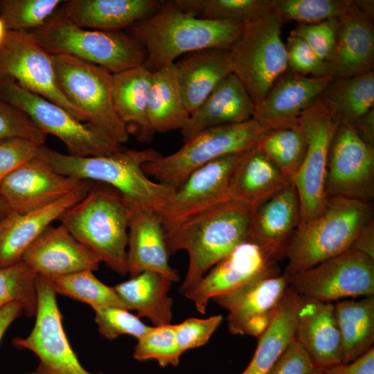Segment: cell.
I'll return each mask as SVG.
<instances>
[{"mask_svg":"<svg viewBox=\"0 0 374 374\" xmlns=\"http://www.w3.org/2000/svg\"><path fill=\"white\" fill-rule=\"evenodd\" d=\"M181 355L173 324L152 326L150 331L137 339L133 352L137 361L155 360L162 367L178 366Z\"/></svg>","mask_w":374,"mask_h":374,"instance_id":"obj_43","label":"cell"},{"mask_svg":"<svg viewBox=\"0 0 374 374\" xmlns=\"http://www.w3.org/2000/svg\"><path fill=\"white\" fill-rule=\"evenodd\" d=\"M283 20L270 11L244 24V30L230 48L232 73L258 104L288 69Z\"/></svg>","mask_w":374,"mask_h":374,"instance_id":"obj_8","label":"cell"},{"mask_svg":"<svg viewBox=\"0 0 374 374\" xmlns=\"http://www.w3.org/2000/svg\"><path fill=\"white\" fill-rule=\"evenodd\" d=\"M374 28L353 1L338 18L335 45L328 63L334 78H347L373 69Z\"/></svg>","mask_w":374,"mask_h":374,"instance_id":"obj_26","label":"cell"},{"mask_svg":"<svg viewBox=\"0 0 374 374\" xmlns=\"http://www.w3.org/2000/svg\"><path fill=\"white\" fill-rule=\"evenodd\" d=\"M256 146L292 183L307 150V140L301 126L298 124L267 130Z\"/></svg>","mask_w":374,"mask_h":374,"instance_id":"obj_37","label":"cell"},{"mask_svg":"<svg viewBox=\"0 0 374 374\" xmlns=\"http://www.w3.org/2000/svg\"><path fill=\"white\" fill-rule=\"evenodd\" d=\"M285 46L288 68L292 73L315 78L332 75L328 64L300 37L290 34Z\"/></svg>","mask_w":374,"mask_h":374,"instance_id":"obj_45","label":"cell"},{"mask_svg":"<svg viewBox=\"0 0 374 374\" xmlns=\"http://www.w3.org/2000/svg\"><path fill=\"white\" fill-rule=\"evenodd\" d=\"M190 116L182 97L175 62L152 73L148 105L150 127L155 132L181 130Z\"/></svg>","mask_w":374,"mask_h":374,"instance_id":"obj_34","label":"cell"},{"mask_svg":"<svg viewBox=\"0 0 374 374\" xmlns=\"http://www.w3.org/2000/svg\"><path fill=\"white\" fill-rule=\"evenodd\" d=\"M52 55H68L103 67L112 74L142 65L143 46L125 31L80 28L59 12L42 26L29 31Z\"/></svg>","mask_w":374,"mask_h":374,"instance_id":"obj_6","label":"cell"},{"mask_svg":"<svg viewBox=\"0 0 374 374\" xmlns=\"http://www.w3.org/2000/svg\"><path fill=\"white\" fill-rule=\"evenodd\" d=\"M267 130L254 119L206 129L175 152L145 163L143 170L175 190L198 168L226 155L243 153L256 146Z\"/></svg>","mask_w":374,"mask_h":374,"instance_id":"obj_7","label":"cell"},{"mask_svg":"<svg viewBox=\"0 0 374 374\" xmlns=\"http://www.w3.org/2000/svg\"><path fill=\"white\" fill-rule=\"evenodd\" d=\"M23 312V307L18 302L10 303L0 308V344L8 328Z\"/></svg>","mask_w":374,"mask_h":374,"instance_id":"obj_54","label":"cell"},{"mask_svg":"<svg viewBox=\"0 0 374 374\" xmlns=\"http://www.w3.org/2000/svg\"><path fill=\"white\" fill-rule=\"evenodd\" d=\"M37 294L32 330L28 336L12 340L15 348L28 350L38 358V366L31 374H94L81 364L68 341L56 294L48 279L37 276Z\"/></svg>","mask_w":374,"mask_h":374,"instance_id":"obj_13","label":"cell"},{"mask_svg":"<svg viewBox=\"0 0 374 374\" xmlns=\"http://www.w3.org/2000/svg\"><path fill=\"white\" fill-rule=\"evenodd\" d=\"M315 370L305 350L294 339L267 374H310Z\"/></svg>","mask_w":374,"mask_h":374,"instance_id":"obj_50","label":"cell"},{"mask_svg":"<svg viewBox=\"0 0 374 374\" xmlns=\"http://www.w3.org/2000/svg\"><path fill=\"white\" fill-rule=\"evenodd\" d=\"M49 280L56 294L87 303L91 308L109 306L127 310L114 287L104 284L92 271H80Z\"/></svg>","mask_w":374,"mask_h":374,"instance_id":"obj_39","label":"cell"},{"mask_svg":"<svg viewBox=\"0 0 374 374\" xmlns=\"http://www.w3.org/2000/svg\"><path fill=\"white\" fill-rule=\"evenodd\" d=\"M351 125L359 136L368 144H374V109L360 117Z\"/></svg>","mask_w":374,"mask_h":374,"instance_id":"obj_53","label":"cell"},{"mask_svg":"<svg viewBox=\"0 0 374 374\" xmlns=\"http://www.w3.org/2000/svg\"><path fill=\"white\" fill-rule=\"evenodd\" d=\"M152 73L143 64L113 74V101L115 110L127 125H132L142 141L154 134L148 119V105Z\"/></svg>","mask_w":374,"mask_h":374,"instance_id":"obj_32","label":"cell"},{"mask_svg":"<svg viewBox=\"0 0 374 374\" xmlns=\"http://www.w3.org/2000/svg\"><path fill=\"white\" fill-rule=\"evenodd\" d=\"M92 309L99 333L109 340L123 335H132L139 339L152 327L145 324L138 316L123 308L98 306Z\"/></svg>","mask_w":374,"mask_h":374,"instance_id":"obj_44","label":"cell"},{"mask_svg":"<svg viewBox=\"0 0 374 374\" xmlns=\"http://www.w3.org/2000/svg\"><path fill=\"white\" fill-rule=\"evenodd\" d=\"M44 147L22 138L0 140V183L21 165L39 156Z\"/></svg>","mask_w":374,"mask_h":374,"instance_id":"obj_49","label":"cell"},{"mask_svg":"<svg viewBox=\"0 0 374 374\" xmlns=\"http://www.w3.org/2000/svg\"><path fill=\"white\" fill-rule=\"evenodd\" d=\"M294 337L317 370L325 371L342 362L341 337L331 302L302 297Z\"/></svg>","mask_w":374,"mask_h":374,"instance_id":"obj_24","label":"cell"},{"mask_svg":"<svg viewBox=\"0 0 374 374\" xmlns=\"http://www.w3.org/2000/svg\"><path fill=\"white\" fill-rule=\"evenodd\" d=\"M355 5L360 10V12L366 16L371 21L373 20L374 16V1H367V0H361V1H353Z\"/></svg>","mask_w":374,"mask_h":374,"instance_id":"obj_55","label":"cell"},{"mask_svg":"<svg viewBox=\"0 0 374 374\" xmlns=\"http://www.w3.org/2000/svg\"><path fill=\"white\" fill-rule=\"evenodd\" d=\"M334 79L285 73L255 107L253 116L267 130L294 126Z\"/></svg>","mask_w":374,"mask_h":374,"instance_id":"obj_21","label":"cell"},{"mask_svg":"<svg viewBox=\"0 0 374 374\" xmlns=\"http://www.w3.org/2000/svg\"><path fill=\"white\" fill-rule=\"evenodd\" d=\"M222 321V316L217 314L206 319L188 318L175 324L176 340L181 353L205 345Z\"/></svg>","mask_w":374,"mask_h":374,"instance_id":"obj_48","label":"cell"},{"mask_svg":"<svg viewBox=\"0 0 374 374\" xmlns=\"http://www.w3.org/2000/svg\"><path fill=\"white\" fill-rule=\"evenodd\" d=\"M340 123L333 108L321 95L299 119L307 140L303 163L292 181L300 204L299 225L314 217L326 200L325 179L328 157Z\"/></svg>","mask_w":374,"mask_h":374,"instance_id":"obj_11","label":"cell"},{"mask_svg":"<svg viewBox=\"0 0 374 374\" xmlns=\"http://www.w3.org/2000/svg\"><path fill=\"white\" fill-rule=\"evenodd\" d=\"M132 205L127 251L128 273L134 277L151 271L172 283L177 282L179 275L169 264L166 233L157 215L135 203Z\"/></svg>","mask_w":374,"mask_h":374,"instance_id":"obj_25","label":"cell"},{"mask_svg":"<svg viewBox=\"0 0 374 374\" xmlns=\"http://www.w3.org/2000/svg\"><path fill=\"white\" fill-rule=\"evenodd\" d=\"M172 282L151 271H143L114 287L127 310L149 319L154 326L171 324L172 299L168 295Z\"/></svg>","mask_w":374,"mask_h":374,"instance_id":"obj_31","label":"cell"},{"mask_svg":"<svg viewBox=\"0 0 374 374\" xmlns=\"http://www.w3.org/2000/svg\"><path fill=\"white\" fill-rule=\"evenodd\" d=\"M10 209L5 202V201L3 199V198L0 196V221L10 212Z\"/></svg>","mask_w":374,"mask_h":374,"instance_id":"obj_56","label":"cell"},{"mask_svg":"<svg viewBox=\"0 0 374 374\" xmlns=\"http://www.w3.org/2000/svg\"><path fill=\"white\" fill-rule=\"evenodd\" d=\"M0 100L26 113L46 135L58 138L69 155L102 156L121 149L102 132L78 121L57 104L21 88L12 79L0 78Z\"/></svg>","mask_w":374,"mask_h":374,"instance_id":"obj_10","label":"cell"},{"mask_svg":"<svg viewBox=\"0 0 374 374\" xmlns=\"http://www.w3.org/2000/svg\"><path fill=\"white\" fill-rule=\"evenodd\" d=\"M183 10L213 21L246 23L271 11L272 0H173Z\"/></svg>","mask_w":374,"mask_h":374,"instance_id":"obj_38","label":"cell"},{"mask_svg":"<svg viewBox=\"0 0 374 374\" xmlns=\"http://www.w3.org/2000/svg\"><path fill=\"white\" fill-rule=\"evenodd\" d=\"M1 78L12 79L21 88L57 104L86 123L84 114L59 87L53 55L29 31L6 30L0 42Z\"/></svg>","mask_w":374,"mask_h":374,"instance_id":"obj_12","label":"cell"},{"mask_svg":"<svg viewBox=\"0 0 374 374\" xmlns=\"http://www.w3.org/2000/svg\"><path fill=\"white\" fill-rule=\"evenodd\" d=\"M323 374H374L373 347L354 361L335 365Z\"/></svg>","mask_w":374,"mask_h":374,"instance_id":"obj_51","label":"cell"},{"mask_svg":"<svg viewBox=\"0 0 374 374\" xmlns=\"http://www.w3.org/2000/svg\"><path fill=\"white\" fill-rule=\"evenodd\" d=\"M301 297L324 302L374 294V258L349 250L288 278Z\"/></svg>","mask_w":374,"mask_h":374,"instance_id":"obj_14","label":"cell"},{"mask_svg":"<svg viewBox=\"0 0 374 374\" xmlns=\"http://www.w3.org/2000/svg\"><path fill=\"white\" fill-rule=\"evenodd\" d=\"M302 297L287 289L267 329L258 337L255 353L240 374H267L288 345L295 339L296 318Z\"/></svg>","mask_w":374,"mask_h":374,"instance_id":"obj_33","label":"cell"},{"mask_svg":"<svg viewBox=\"0 0 374 374\" xmlns=\"http://www.w3.org/2000/svg\"><path fill=\"white\" fill-rule=\"evenodd\" d=\"M37 276L21 261L0 268V308L18 302L28 317L35 316L37 307Z\"/></svg>","mask_w":374,"mask_h":374,"instance_id":"obj_40","label":"cell"},{"mask_svg":"<svg viewBox=\"0 0 374 374\" xmlns=\"http://www.w3.org/2000/svg\"><path fill=\"white\" fill-rule=\"evenodd\" d=\"M321 96L341 122L352 124L373 108V70L347 78H334Z\"/></svg>","mask_w":374,"mask_h":374,"instance_id":"obj_36","label":"cell"},{"mask_svg":"<svg viewBox=\"0 0 374 374\" xmlns=\"http://www.w3.org/2000/svg\"><path fill=\"white\" fill-rule=\"evenodd\" d=\"M325 192L326 198L371 202L374 197V148L346 123H340L330 147Z\"/></svg>","mask_w":374,"mask_h":374,"instance_id":"obj_15","label":"cell"},{"mask_svg":"<svg viewBox=\"0 0 374 374\" xmlns=\"http://www.w3.org/2000/svg\"><path fill=\"white\" fill-rule=\"evenodd\" d=\"M21 261L37 276L59 278L96 271L100 260L62 224H52L26 249Z\"/></svg>","mask_w":374,"mask_h":374,"instance_id":"obj_20","label":"cell"},{"mask_svg":"<svg viewBox=\"0 0 374 374\" xmlns=\"http://www.w3.org/2000/svg\"><path fill=\"white\" fill-rule=\"evenodd\" d=\"M56 78L67 99L86 123L121 145L129 127L118 116L113 101V74L101 66L68 55H53Z\"/></svg>","mask_w":374,"mask_h":374,"instance_id":"obj_9","label":"cell"},{"mask_svg":"<svg viewBox=\"0 0 374 374\" xmlns=\"http://www.w3.org/2000/svg\"><path fill=\"white\" fill-rule=\"evenodd\" d=\"M339 330L342 364L357 359L371 348L374 340V296L344 300L334 305Z\"/></svg>","mask_w":374,"mask_h":374,"instance_id":"obj_35","label":"cell"},{"mask_svg":"<svg viewBox=\"0 0 374 374\" xmlns=\"http://www.w3.org/2000/svg\"><path fill=\"white\" fill-rule=\"evenodd\" d=\"M291 183L255 146L244 152L237 164L230 180L229 196L251 208Z\"/></svg>","mask_w":374,"mask_h":374,"instance_id":"obj_30","label":"cell"},{"mask_svg":"<svg viewBox=\"0 0 374 374\" xmlns=\"http://www.w3.org/2000/svg\"><path fill=\"white\" fill-rule=\"evenodd\" d=\"M243 30V23L202 19L171 0L163 1L157 12L125 31L143 46L147 53L143 65L154 72L193 51L231 48Z\"/></svg>","mask_w":374,"mask_h":374,"instance_id":"obj_1","label":"cell"},{"mask_svg":"<svg viewBox=\"0 0 374 374\" xmlns=\"http://www.w3.org/2000/svg\"><path fill=\"white\" fill-rule=\"evenodd\" d=\"M255 107L244 84L232 73L190 114L180 130L183 141L208 128L251 120Z\"/></svg>","mask_w":374,"mask_h":374,"instance_id":"obj_28","label":"cell"},{"mask_svg":"<svg viewBox=\"0 0 374 374\" xmlns=\"http://www.w3.org/2000/svg\"><path fill=\"white\" fill-rule=\"evenodd\" d=\"M370 202L332 197L320 211L299 225L287 248L289 278L350 250L362 229L371 222Z\"/></svg>","mask_w":374,"mask_h":374,"instance_id":"obj_4","label":"cell"},{"mask_svg":"<svg viewBox=\"0 0 374 374\" xmlns=\"http://www.w3.org/2000/svg\"><path fill=\"white\" fill-rule=\"evenodd\" d=\"M310 374H323V371H319V370H315L314 371H313Z\"/></svg>","mask_w":374,"mask_h":374,"instance_id":"obj_58","label":"cell"},{"mask_svg":"<svg viewBox=\"0 0 374 374\" xmlns=\"http://www.w3.org/2000/svg\"><path fill=\"white\" fill-rule=\"evenodd\" d=\"M43 154L56 172L80 181L107 184L127 200L155 213L163 209L175 191L144 172L145 163L161 155L152 148H121L107 155L75 157L45 146Z\"/></svg>","mask_w":374,"mask_h":374,"instance_id":"obj_3","label":"cell"},{"mask_svg":"<svg viewBox=\"0 0 374 374\" xmlns=\"http://www.w3.org/2000/svg\"><path fill=\"white\" fill-rule=\"evenodd\" d=\"M338 19H330L323 21L298 24L290 34L305 41L323 61L328 63L332 56Z\"/></svg>","mask_w":374,"mask_h":374,"instance_id":"obj_47","label":"cell"},{"mask_svg":"<svg viewBox=\"0 0 374 374\" xmlns=\"http://www.w3.org/2000/svg\"><path fill=\"white\" fill-rule=\"evenodd\" d=\"M175 66L184 102L190 115L232 73L230 48L193 51L177 60Z\"/></svg>","mask_w":374,"mask_h":374,"instance_id":"obj_29","label":"cell"},{"mask_svg":"<svg viewBox=\"0 0 374 374\" xmlns=\"http://www.w3.org/2000/svg\"><path fill=\"white\" fill-rule=\"evenodd\" d=\"M276 260L256 243L247 240L215 265L184 295L205 314L210 299L255 280L278 274Z\"/></svg>","mask_w":374,"mask_h":374,"instance_id":"obj_17","label":"cell"},{"mask_svg":"<svg viewBox=\"0 0 374 374\" xmlns=\"http://www.w3.org/2000/svg\"><path fill=\"white\" fill-rule=\"evenodd\" d=\"M352 3L351 0H272L271 11L283 21L308 24L338 19Z\"/></svg>","mask_w":374,"mask_h":374,"instance_id":"obj_42","label":"cell"},{"mask_svg":"<svg viewBox=\"0 0 374 374\" xmlns=\"http://www.w3.org/2000/svg\"><path fill=\"white\" fill-rule=\"evenodd\" d=\"M350 250L363 252L374 258V225L370 222L360 232Z\"/></svg>","mask_w":374,"mask_h":374,"instance_id":"obj_52","label":"cell"},{"mask_svg":"<svg viewBox=\"0 0 374 374\" xmlns=\"http://www.w3.org/2000/svg\"><path fill=\"white\" fill-rule=\"evenodd\" d=\"M288 288V277L273 275L214 299L229 311V331L259 337L269 326Z\"/></svg>","mask_w":374,"mask_h":374,"instance_id":"obj_19","label":"cell"},{"mask_svg":"<svg viewBox=\"0 0 374 374\" xmlns=\"http://www.w3.org/2000/svg\"><path fill=\"white\" fill-rule=\"evenodd\" d=\"M159 0H68L59 12L72 24L103 31H121L157 12Z\"/></svg>","mask_w":374,"mask_h":374,"instance_id":"obj_27","label":"cell"},{"mask_svg":"<svg viewBox=\"0 0 374 374\" xmlns=\"http://www.w3.org/2000/svg\"><path fill=\"white\" fill-rule=\"evenodd\" d=\"M300 217L298 193L291 183L251 207L249 240L276 260L285 255Z\"/></svg>","mask_w":374,"mask_h":374,"instance_id":"obj_22","label":"cell"},{"mask_svg":"<svg viewBox=\"0 0 374 374\" xmlns=\"http://www.w3.org/2000/svg\"><path fill=\"white\" fill-rule=\"evenodd\" d=\"M22 138L44 144L46 135L17 107L0 100V140Z\"/></svg>","mask_w":374,"mask_h":374,"instance_id":"obj_46","label":"cell"},{"mask_svg":"<svg viewBox=\"0 0 374 374\" xmlns=\"http://www.w3.org/2000/svg\"><path fill=\"white\" fill-rule=\"evenodd\" d=\"M91 188V181H84L75 190L48 206L26 213L10 211L0 221V268L20 262L26 249L44 231Z\"/></svg>","mask_w":374,"mask_h":374,"instance_id":"obj_23","label":"cell"},{"mask_svg":"<svg viewBox=\"0 0 374 374\" xmlns=\"http://www.w3.org/2000/svg\"><path fill=\"white\" fill-rule=\"evenodd\" d=\"M6 32V30L5 28L4 24L3 21L0 19V42L2 41Z\"/></svg>","mask_w":374,"mask_h":374,"instance_id":"obj_57","label":"cell"},{"mask_svg":"<svg viewBox=\"0 0 374 374\" xmlns=\"http://www.w3.org/2000/svg\"><path fill=\"white\" fill-rule=\"evenodd\" d=\"M251 210L229 199L165 232L170 255L181 250L188 254V267L179 294L193 289L215 265L249 240Z\"/></svg>","mask_w":374,"mask_h":374,"instance_id":"obj_2","label":"cell"},{"mask_svg":"<svg viewBox=\"0 0 374 374\" xmlns=\"http://www.w3.org/2000/svg\"><path fill=\"white\" fill-rule=\"evenodd\" d=\"M62 2L60 0H0V19L6 30L30 31L44 25Z\"/></svg>","mask_w":374,"mask_h":374,"instance_id":"obj_41","label":"cell"},{"mask_svg":"<svg viewBox=\"0 0 374 374\" xmlns=\"http://www.w3.org/2000/svg\"><path fill=\"white\" fill-rule=\"evenodd\" d=\"M44 148L39 156L21 165L0 183V196L10 211L26 213L48 206L84 181L56 172L44 157Z\"/></svg>","mask_w":374,"mask_h":374,"instance_id":"obj_18","label":"cell"},{"mask_svg":"<svg viewBox=\"0 0 374 374\" xmlns=\"http://www.w3.org/2000/svg\"><path fill=\"white\" fill-rule=\"evenodd\" d=\"M132 212V202L117 191L92 187L58 220L100 262L125 275L128 273L127 251Z\"/></svg>","mask_w":374,"mask_h":374,"instance_id":"obj_5","label":"cell"},{"mask_svg":"<svg viewBox=\"0 0 374 374\" xmlns=\"http://www.w3.org/2000/svg\"><path fill=\"white\" fill-rule=\"evenodd\" d=\"M243 153L228 154L206 164L191 173L175 190L166 206L156 213L165 232L230 199V180Z\"/></svg>","mask_w":374,"mask_h":374,"instance_id":"obj_16","label":"cell"}]
</instances>
